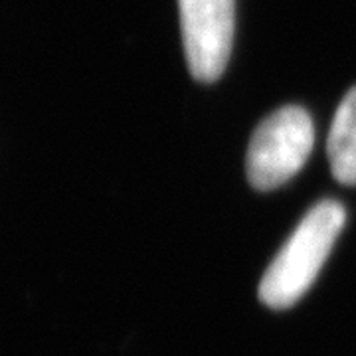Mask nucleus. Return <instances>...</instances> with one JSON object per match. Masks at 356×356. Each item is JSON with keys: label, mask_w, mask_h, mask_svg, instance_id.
<instances>
[{"label": "nucleus", "mask_w": 356, "mask_h": 356, "mask_svg": "<svg viewBox=\"0 0 356 356\" xmlns=\"http://www.w3.org/2000/svg\"><path fill=\"white\" fill-rule=\"evenodd\" d=\"M346 222L343 204L323 200L299 222L269 264L259 283V299L269 309H289L309 291Z\"/></svg>", "instance_id": "f257e3e1"}, {"label": "nucleus", "mask_w": 356, "mask_h": 356, "mask_svg": "<svg viewBox=\"0 0 356 356\" xmlns=\"http://www.w3.org/2000/svg\"><path fill=\"white\" fill-rule=\"evenodd\" d=\"M178 10L191 74L202 83L216 81L232 54L236 0H178Z\"/></svg>", "instance_id": "7ed1b4c3"}, {"label": "nucleus", "mask_w": 356, "mask_h": 356, "mask_svg": "<svg viewBox=\"0 0 356 356\" xmlns=\"http://www.w3.org/2000/svg\"><path fill=\"white\" fill-rule=\"evenodd\" d=\"M327 154L332 177L341 184L356 186V86L344 95L334 113Z\"/></svg>", "instance_id": "20e7f679"}, {"label": "nucleus", "mask_w": 356, "mask_h": 356, "mask_svg": "<svg viewBox=\"0 0 356 356\" xmlns=\"http://www.w3.org/2000/svg\"><path fill=\"white\" fill-rule=\"evenodd\" d=\"M315 145L311 115L303 107L285 105L257 125L248 147V180L267 192L285 184L305 166Z\"/></svg>", "instance_id": "f03ea898"}]
</instances>
